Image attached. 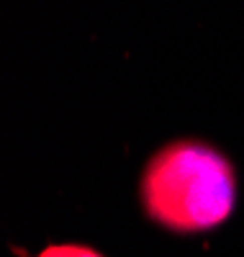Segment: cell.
Masks as SVG:
<instances>
[{
    "label": "cell",
    "mask_w": 244,
    "mask_h": 257,
    "mask_svg": "<svg viewBox=\"0 0 244 257\" xmlns=\"http://www.w3.org/2000/svg\"><path fill=\"white\" fill-rule=\"evenodd\" d=\"M36 257H105V254H100L98 249L87 244H49Z\"/></svg>",
    "instance_id": "obj_2"
},
{
    "label": "cell",
    "mask_w": 244,
    "mask_h": 257,
    "mask_svg": "<svg viewBox=\"0 0 244 257\" xmlns=\"http://www.w3.org/2000/svg\"><path fill=\"white\" fill-rule=\"evenodd\" d=\"M147 219L172 234L218 229L236 206L231 160L208 142L175 139L154 152L139 180Z\"/></svg>",
    "instance_id": "obj_1"
}]
</instances>
